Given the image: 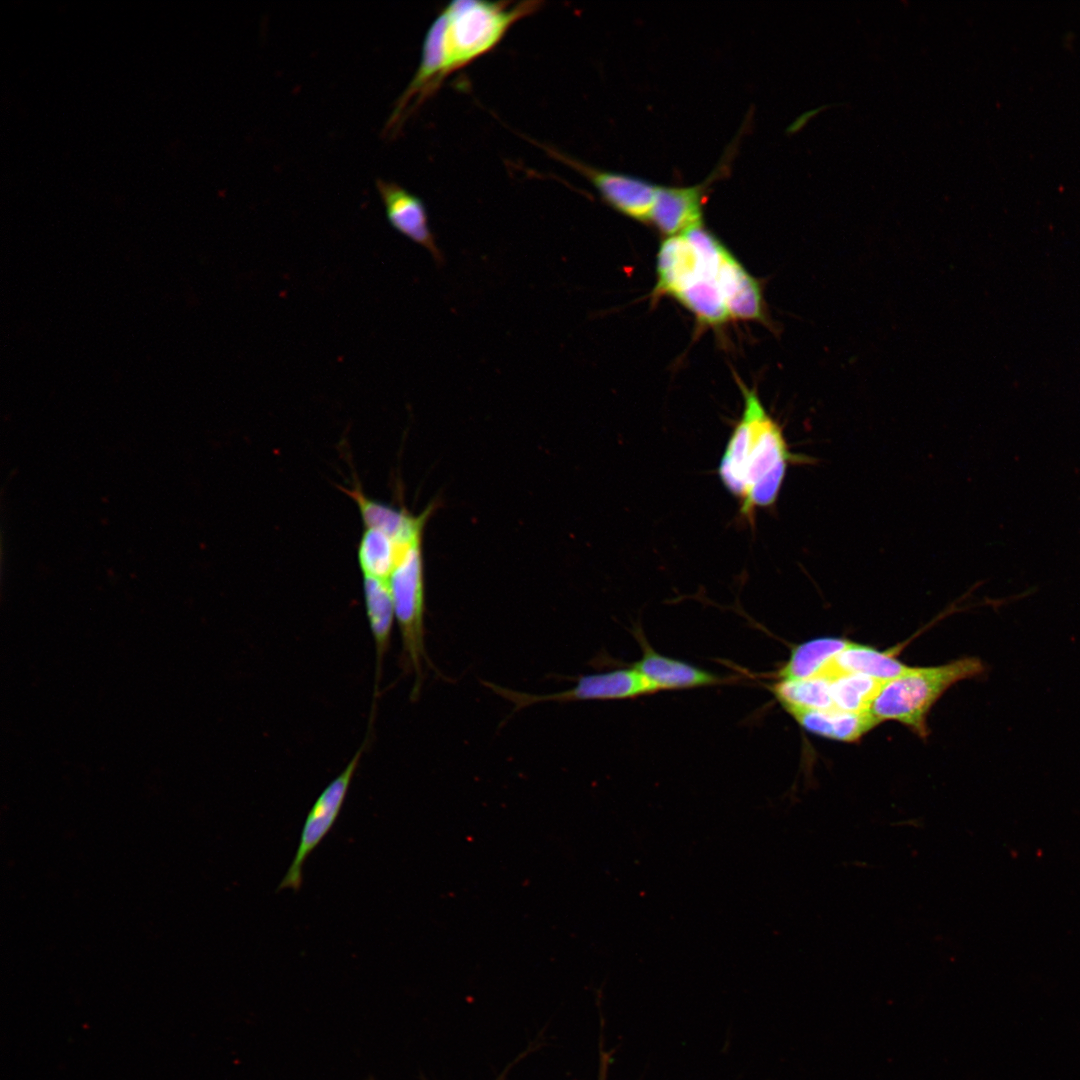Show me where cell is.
Instances as JSON below:
<instances>
[{
  "mask_svg": "<svg viewBox=\"0 0 1080 1080\" xmlns=\"http://www.w3.org/2000/svg\"><path fill=\"white\" fill-rule=\"evenodd\" d=\"M543 5L542 1L453 0L442 7L424 36L419 65L384 125V137L399 135L448 77L494 50L517 22Z\"/></svg>",
  "mask_w": 1080,
  "mask_h": 1080,
  "instance_id": "6da1fadb",
  "label": "cell"
},
{
  "mask_svg": "<svg viewBox=\"0 0 1080 1080\" xmlns=\"http://www.w3.org/2000/svg\"><path fill=\"white\" fill-rule=\"evenodd\" d=\"M743 412L723 451L718 475L740 504L742 517L753 523L758 509L772 506L779 495L787 467L807 462L793 454L781 426L767 413L756 391L738 382Z\"/></svg>",
  "mask_w": 1080,
  "mask_h": 1080,
  "instance_id": "7a4b0ae2",
  "label": "cell"
},
{
  "mask_svg": "<svg viewBox=\"0 0 1080 1080\" xmlns=\"http://www.w3.org/2000/svg\"><path fill=\"white\" fill-rule=\"evenodd\" d=\"M729 250L703 224L666 237L658 250L654 296H670L707 326L730 320L719 285Z\"/></svg>",
  "mask_w": 1080,
  "mask_h": 1080,
  "instance_id": "3957f363",
  "label": "cell"
},
{
  "mask_svg": "<svg viewBox=\"0 0 1080 1080\" xmlns=\"http://www.w3.org/2000/svg\"><path fill=\"white\" fill-rule=\"evenodd\" d=\"M985 670L976 657H964L931 667H910L882 684L869 712L880 723L897 721L920 737H926L927 716L935 702L955 683L977 677Z\"/></svg>",
  "mask_w": 1080,
  "mask_h": 1080,
  "instance_id": "277c9868",
  "label": "cell"
},
{
  "mask_svg": "<svg viewBox=\"0 0 1080 1080\" xmlns=\"http://www.w3.org/2000/svg\"><path fill=\"white\" fill-rule=\"evenodd\" d=\"M389 583L403 654L415 675L412 695L417 696L422 684L423 664L428 660L425 648L422 539L398 557Z\"/></svg>",
  "mask_w": 1080,
  "mask_h": 1080,
  "instance_id": "5b68a950",
  "label": "cell"
},
{
  "mask_svg": "<svg viewBox=\"0 0 1080 1080\" xmlns=\"http://www.w3.org/2000/svg\"><path fill=\"white\" fill-rule=\"evenodd\" d=\"M496 694L514 704V711L541 702L626 700L657 693L655 686L634 667L583 675L574 686L550 694H529L486 683Z\"/></svg>",
  "mask_w": 1080,
  "mask_h": 1080,
  "instance_id": "8992f818",
  "label": "cell"
},
{
  "mask_svg": "<svg viewBox=\"0 0 1080 1080\" xmlns=\"http://www.w3.org/2000/svg\"><path fill=\"white\" fill-rule=\"evenodd\" d=\"M543 149L583 176L612 209L631 219L649 223L659 185L626 173L601 169L552 147Z\"/></svg>",
  "mask_w": 1080,
  "mask_h": 1080,
  "instance_id": "52a82bcc",
  "label": "cell"
},
{
  "mask_svg": "<svg viewBox=\"0 0 1080 1080\" xmlns=\"http://www.w3.org/2000/svg\"><path fill=\"white\" fill-rule=\"evenodd\" d=\"M362 751L363 747L356 752L344 770L324 788L308 812L296 853L278 890L298 891L301 888L304 864L335 824L360 763Z\"/></svg>",
  "mask_w": 1080,
  "mask_h": 1080,
  "instance_id": "ba28073f",
  "label": "cell"
},
{
  "mask_svg": "<svg viewBox=\"0 0 1080 1080\" xmlns=\"http://www.w3.org/2000/svg\"><path fill=\"white\" fill-rule=\"evenodd\" d=\"M717 167L706 180L690 186H661L648 224L665 237L681 234L703 223V207L710 185L720 177L723 168Z\"/></svg>",
  "mask_w": 1080,
  "mask_h": 1080,
  "instance_id": "9c48e42d",
  "label": "cell"
},
{
  "mask_svg": "<svg viewBox=\"0 0 1080 1080\" xmlns=\"http://www.w3.org/2000/svg\"><path fill=\"white\" fill-rule=\"evenodd\" d=\"M376 188L391 226L412 242L425 248L436 264H443L444 256L430 229L423 200L394 181L378 178Z\"/></svg>",
  "mask_w": 1080,
  "mask_h": 1080,
  "instance_id": "30bf717a",
  "label": "cell"
},
{
  "mask_svg": "<svg viewBox=\"0 0 1080 1080\" xmlns=\"http://www.w3.org/2000/svg\"><path fill=\"white\" fill-rule=\"evenodd\" d=\"M638 635L643 652L632 667L649 680L658 692L709 687L726 681L708 670L658 653L640 633Z\"/></svg>",
  "mask_w": 1080,
  "mask_h": 1080,
  "instance_id": "8fae6325",
  "label": "cell"
},
{
  "mask_svg": "<svg viewBox=\"0 0 1080 1080\" xmlns=\"http://www.w3.org/2000/svg\"><path fill=\"white\" fill-rule=\"evenodd\" d=\"M340 489L356 503L364 528L380 530L395 542L409 541L423 535L425 522L431 513L429 509L414 516L367 497L358 483Z\"/></svg>",
  "mask_w": 1080,
  "mask_h": 1080,
  "instance_id": "7c38bea8",
  "label": "cell"
},
{
  "mask_svg": "<svg viewBox=\"0 0 1080 1080\" xmlns=\"http://www.w3.org/2000/svg\"><path fill=\"white\" fill-rule=\"evenodd\" d=\"M718 279L730 319H763L764 302L760 284L730 251L720 265Z\"/></svg>",
  "mask_w": 1080,
  "mask_h": 1080,
  "instance_id": "4fadbf2b",
  "label": "cell"
},
{
  "mask_svg": "<svg viewBox=\"0 0 1080 1080\" xmlns=\"http://www.w3.org/2000/svg\"><path fill=\"white\" fill-rule=\"evenodd\" d=\"M806 731L828 739L854 742L879 724L869 711L848 712L836 708L786 711Z\"/></svg>",
  "mask_w": 1080,
  "mask_h": 1080,
  "instance_id": "5bb4252c",
  "label": "cell"
},
{
  "mask_svg": "<svg viewBox=\"0 0 1080 1080\" xmlns=\"http://www.w3.org/2000/svg\"><path fill=\"white\" fill-rule=\"evenodd\" d=\"M910 669L890 651L851 642L836 655L819 675L832 678L841 674H862L885 683Z\"/></svg>",
  "mask_w": 1080,
  "mask_h": 1080,
  "instance_id": "9a60e30c",
  "label": "cell"
},
{
  "mask_svg": "<svg viewBox=\"0 0 1080 1080\" xmlns=\"http://www.w3.org/2000/svg\"><path fill=\"white\" fill-rule=\"evenodd\" d=\"M363 594L368 622L375 643L376 691L380 681L382 663L390 643L395 612L389 581L363 576Z\"/></svg>",
  "mask_w": 1080,
  "mask_h": 1080,
  "instance_id": "2e32d148",
  "label": "cell"
},
{
  "mask_svg": "<svg viewBox=\"0 0 1080 1080\" xmlns=\"http://www.w3.org/2000/svg\"><path fill=\"white\" fill-rule=\"evenodd\" d=\"M850 643L843 638L821 637L798 644L778 671L777 679L800 680L818 676Z\"/></svg>",
  "mask_w": 1080,
  "mask_h": 1080,
  "instance_id": "e0dca14e",
  "label": "cell"
},
{
  "mask_svg": "<svg viewBox=\"0 0 1080 1080\" xmlns=\"http://www.w3.org/2000/svg\"><path fill=\"white\" fill-rule=\"evenodd\" d=\"M830 683L831 678L818 675L800 680H777L770 689L785 711L829 709L833 708Z\"/></svg>",
  "mask_w": 1080,
  "mask_h": 1080,
  "instance_id": "ac0fdd59",
  "label": "cell"
},
{
  "mask_svg": "<svg viewBox=\"0 0 1080 1080\" xmlns=\"http://www.w3.org/2000/svg\"><path fill=\"white\" fill-rule=\"evenodd\" d=\"M399 555L398 544L390 536L364 528L357 552L362 576L389 581Z\"/></svg>",
  "mask_w": 1080,
  "mask_h": 1080,
  "instance_id": "d6986e66",
  "label": "cell"
},
{
  "mask_svg": "<svg viewBox=\"0 0 1080 1080\" xmlns=\"http://www.w3.org/2000/svg\"><path fill=\"white\" fill-rule=\"evenodd\" d=\"M869 676L841 674L831 678L830 690L833 707L848 712L869 711L870 705L882 686Z\"/></svg>",
  "mask_w": 1080,
  "mask_h": 1080,
  "instance_id": "ffe728a7",
  "label": "cell"
},
{
  "mask_svg": "<svg viewBox=\"0 0 1080 1080\" xmlns=\"http://www.w3.org/2000/svg\"><path fill=\"white\" fill-rule=\"evenodd\" d=\"M827 107H828V106H827V105H825V106H821V107H819V108H817V109H813V110H809V111L805 112L804 114H802V115H801V116H800V117H799V118H798V119H797V120H796V121H795V122H794V123H793V124H792V125H791V126L789 127V129H788V130H789L790 132H795V131H797V130L801 129V127H802V126H803V125H804V124H805V123L807 122V120H808L809 118L813 117V116H814L815 114H817V113H818L819 111H821V110H823V109H825V108H827Z\"/></svg>",
  "mask_w": 1080,
  "mask_h": 1080,
  "instance_id": "44dd1931",
  "label": "cell"
}]
</instances>
